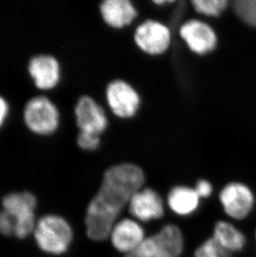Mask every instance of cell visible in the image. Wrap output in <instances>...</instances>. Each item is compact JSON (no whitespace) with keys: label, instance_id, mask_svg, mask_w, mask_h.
I'll return each instance as SVG.
<instances>
[{"label":"cell","instance_id":"cell-14","mask_svg":"<svg viewBox=\"0 0 256 257\" xmlns=\"http://www.w3.org/2000/svg\"><path fill=\"white\" fill-rule=\"evenodd\" d=\"M170 210L181 217H187L196 213L201 204V198L196 190L186 186H177L170 190L167 197Z\"/></svg>","mask_w":256,"mask_h":257},{"label":"cell","instance_id":"cell-10","mask_svg":"<svg viewBox=\"0 0 256 257\" xmlns=\"http://www.w3.org/2000/svg\"><path fill=\"white\" fill-rule=\"evenodd\" d=\"M74 114L79 132L100 136L107 126V118L104 110L89 96H82L77 100Z\"/></svg>","mask_w":256,"mask_h":257},{"label":"cell","instance_id":"cell-5","mask_svg":"<svg viewBox=\"0 0 256 257\" xmlns=\"http://www.w3.org/2000/svg\"><path fill=\"white\" fill-rule=\"evenodd\" d=\"M3 210L12 216L15 222V235L20 239L34 233L36 226L37 199L31 192H11L2 200Z\"/></svg>","mask_w":256,"mask_h":257},{"label":"cell","instance_id":"cell-7","mask_svg":"<svg viewBox=\"0 0 256 257\" xmlns=\"http://www.w3.org/2000/svg\"><path fill=\"white\" fill-rule=\"evenodd\" d=\"M27 71L34 86L41 91L55 88L62 78V67L58 58L50 54H35L29 58Z\"/></svg>","mask_w":256,"mask_h":257},{"label":"cell","instance_id":"cell-22","mask_svg":"<svg viewBox=\"0 0 256 257\" xmlns=\"http://www.w3.org/2000/svg\"><path fill=\"white\" fill-rule=\"evenodd\" d=\"M194 189L196 190V193L200 198H208L213 193V186L210 182L206 180H199L196 182V187Z\"/></svg>","mask_w":256,"mask_h":257},{"label":"cell","instance_id":"cell-9","mask_svg":"<svg viewBox=\"0 0 256 257\" xmlns=\"http://www.w3.org/2000/svg\"><path fill=\"white\" fill-rule=\"evenodd\" d=\"M127 208L132 217L141 223L160 220L166 211L164 200L161 195L148 187H142L133 194Z\"/></svg>","mask_w":256,"mask_h":257},{"label":"cell","instance_id":"cell-4","mask_svg":"<svg viewBox=\"0 0 256 257\" xmlns=\"http://www.w3.org/2000/svg\"><path fill=\"white\" fill-rule=\"evenodd\" d=\"M184 247L185 239L179 226L167 224L124 257H180Z\"/></svg>","mask_w":256,"mask_h":257},{"label":"cell","instance_id":"cell-21","mask_svg":"<svg viewBox=\"0 0 256 257\" xmlns=\"http://www.w3.org/2000/svg\"><path fill=\"white\" fill-rule=\"evenodd\" d=\"M0 233L6 236L15 235V222L5 210L0 211Z\"/></svg>","mask_w":256,"mask_h":257},{"label":"cell","instance_id":"cell-11","mask_svg":"<svg viewBox=\"0 0 256 257\" xmlns=\"http://www.w3.org/2000/svg\"><path fill=\"white\" fill-rule=\"evenodd\" d=\"M136 44L149 54H161L167 51L171 43V33L161 23L148 20L135 32Z\"/></svg>","mask_w":256,"mask_h":257},{"label":"cell","instance_id":"cell-18","mask_svg":"<svg viewBox=\"0 0 256 257\" xmlns=\"http://www.w3.org/2000/svg\"><path fill=\"white\" fill-rule=\"evenodd\" d=\"M195 10L202 15L210 17H217L227 7L226 0H193Z\"/></svg>","mask_w":256,"mask_h":257},{"label":"cell","instance_id":"cell-6","mask_svg":"<svg viewBox=\"0 0 256 257\" xmlns=\"http://www.w3.org/2000/svg\"><path fill=\"white\" fill-rule=\"evenodd\" d=\"M219 201L225 215L233 220H243L249 216L254 207V196L246 185L230 182L219 194Z\"/></svg>","mask_w":256,"mask_h":257},{"label":"cell","instance_id":"cell-23","mask_svg":"<svg viewBox=\"0 0 256 257\" xmlns=\"http://www.w3.org/2000/svg\"><path fill=\"white\" fill-rule=\"evenodd\" d=\"M10 102L8 101L7 98L0 94V128L5 125V122L7 121L9 116L10 114Z\"/></svg>","mask_w":256,"mask_h":257},{"label":"cell","instance_id":"cell-12","mask_svg":"<svg viewBox=\"0 0 256 257\" xmlns=\"http://www.w3.org/2000/svg\"><path fill=\"white\" fill-rule=\"evenodd\" d=\"M106 100L114 114L128 118L138 111L140 98L138 92L124 81L116 80L106 88Z\"/></svg>","mask_w":256,"mask_h":257},{"label":"cell","instance_id":"cell-20","mask_svg":"<svg viewBox=\"0 0 256 257\" xmlns=\"http://www.w3.org/2000/svg\"><path fill=\"white\" fill-rule=\"evenodd\" d=\"M100 142V136L97 134H88L83 132H79L77 134V145L83 150H96L99 147Z\"/></svg>","mask_w":256,"mask_h":257},{"label":"cell","instance_id":"cell-3","mask_svg":"<svg viewBox=\"0 0 256 257\" xmlns=\"http://www.w3.org/2000/svg\"><path fill=\"white\" fill-rule=\"evenodd\" d=\"M23 120L27 128L39 136H50L60 126L58 107L46 95L30 97L24 106Z\"/></svg>","mask_w":256,"mask_h":257},{"label":"cell","instance_id":"cell-1","mask_svg":"<svg viewBox=\"0 0 256 257\" xmlns=\"http://www.w3.org/2000/svg\"><path fill=\"white\" fill-rule=\"evenodd\" d=\"M144 182V172L132 163L112 166L104 172L102 184L88 204L85 215L86 234L90 240L108 239L114 224Z\"/></svg>","mask_w":256,"mask_h":257},{"label":"cell","instance_id":"cell-19","mask_svg":"<svg viewBox=\"0 0 256 257\" xmlns=\"http://www.w3.org/2000/svg\"><path fill=\"white\" fill-rule=\"evenodd\" d=\"M234 12L247 25L256 27V0H239L233 4Z\"/></svg>","mask_w":256,"mask_h":257},{"label":"cell","instance_id":"cell-16","mask_svg":"<svg viewBox=\"0 0 256 257\" xmlns=\"http://www.w3.org/2000/svg\"><path fill=\"white\" fill-rule=\"evenodd\" d=\"M212 237L231 254L243 250L246 244L244 233L230 221H217L213 228Z\"/></svg>","mask_w":256,"mask_h":257},{"label":"cell","instance_id":"cell-15","mask_svg":"<svg viewBox=\"0 0 256 257\" xmlns=\"http://www.w3.org/2000/svg\"><path fill=\"white\" fill-rule=\"evenodd\" d=\"M104 21L113 28H123L130 25L138 12L128 0H106L100 6Z\"/></svg>","mask_w":256,"mask_h":257},{"label":"cell","instance_id":"cell-2","mask_svg":"<svg viewBox=\"0 0 256 257\" xmlns=\"http://www.w3.org/2000/svg\"><path fill=\"white\" fill-rule=\"evenodd\" d=\"M34 235L39 249L49 255H63L73 240L69 222L63 216L53 214L45 215L37 221Z\"/></svg>","mask_w":256,"mask_h":257},{"label":"cell","instance_id":"cell-8","mask_svg":"<svg viewBox=\"0 0 256 257\" xmlns=\"http://www.w3.org/2000/svg\"><path fill=\"white\" fill-rule=\"evenodd\" d=\"M148 235L143 223L133 217L120 218L109 233L111 246L125 255L133 252Z\"/></svg>","mask_w":256,"mask_h":257},{"label":"cell","instance_id":"cell-24","mask_svg":"<svg viewBox=\"0 0 256 257\" xmlns=\"http://www.w3.org/2000/svg\"><path fill=\"white\" fill-rule=\"evenodd\" d=\"M255 239H256V233H255Z\"/></svg>","mask_w":256,"mask_h":257},{"label":"cell","instance_id":"cell-13","mask_svg":"<svg viewBox=\"0 0 256 257\" xmlns=\"http://www.w3.org/2000/svg\"><path fill=\"white\" fill-rule=\"evenodd\" d=\"M180 35L196 54H207L216 46L217 39L214 30L199 20H191L184 24L180 29Z\"/></svg>","mask_w":256,"mask_h":257},{"label":"cell","instance_id":"cell-17","mask_svg":"<svg viewBox=\"0 0 256 257\" xmlns=\"http://www.w3.org/2000/svg\"><path fill=\"white\" fill-rule=\"evenodd\" d=\"M194 257H231V253L211 236L198 245L194 251Z\"/></svg>","mask_w":256,"mask_h":257}]
</instances>
